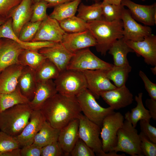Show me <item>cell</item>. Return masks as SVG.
<instances>
[{
  "mask_svg": "<svg viewBox=\"0 0 156 156\" xmlns=\"http://www.w3.org/2000/svg\"><path fill=\"white\" fill-rule=\"evenodd\" d=\"M40 110L46 121L59 129L78 118L81 112L75 97H68L58 93L47 100Z\"/></svg>",
  "mask_w": 156,
  "mask_h": 156,
  "instance_id": "cell-1",
  "label": "cell"
},
{
  "mask_svg": "<svg viewBox=\"0 0 156 156\" xmlns=\"http://www.w3.org/2000/svg\"><path fill=\"white\" fill-rule=\"evenodd\" d=\"M87 29L95 39L96 51L105 55L112 44L123 38L121 20L108 21L103 18L87 22Z\"/></svg>",
  "mask_w": 156,
  "mask_h": 156,
  "instance_id": "cell-2",
  "label": "cell"
},
{
  "mask_svg": "<svg viewBox=\"0 0 156 156\" xmlns=\"http://www.w3.org/2000/svg\"><path fill=\"white\" fill-rule=\"evenodd\" d=\"M32 110L28 104H20L0 113L1 131L16 137L29 122Z\"/></svg>",
  "mask_w": 156,
  "mask_h": 156,
  "instance_id": "cell-3",
  "label": "cell"
},
{
  "mask_svg": "<svg viewBox=\"0 0 156 156\" xmlns=\"http://www.w3.org/2000/svg\"><path fill=\"white\" fill-rule=\"evenodd\" d=\"M54 81L57 92L68 97H75L87 88L83 73L76 70L66 69L60 72Z\"/></svg>",
  "mask_w": 156,
  "mask_h": 156,
  "instance_id": "cell-4",
  "label": "cell"
},
{
  "mask_svg": "<svg viewBox=\"0 0 156 156\" xmlns=\"http://www.w3.org/2000/svg\"><path fill=\"white\" fill-rule=\"evenodd\" d=\"M141 141L137 129L125 120L117 133V142L113 151L122 152L131 156H143Z\"/></svg>",
  "mask_w": 156,
  "mask_h": 156,
  "instance_id": "cell-5",
  "label": "cell"
},
{
  "mask_svg": "<svg viewBox=\"0 0 156 156\" xmlns=\"http://www.w3.org/2000/svg\"><path fill=\"white\" fill-rule=\"evenodd\" d=\"M75 97L83 115L101 128L104 118L114 112L110 107L104 108L100 106L93 94L87 88Z\"/></svg>",
  "mask_w": 156,
  "mask_h": 156,
  "instance_id": "cell-6",
  "label": "cell"
},
{
  "mask_svg": "<svg viewBox=\"0 0 156 156\" xmlns=\"http://www.w3.org/2000/svg\"><path fill=\"white\" fill-rule=\"evenodd\" d=\"M113 64L100 59L93 53L89 48L75 53L69 62L66 69L83 72L89 70H107Z\"/></svg>",
  "mask_w": 156,
  "mask_h": 156,
  "instance_id": "cell-7",
  "label": "cell"
},
{
  "mask_svg": "<svg viewBox=\"0 0 156 156\" xmlns=\"http://www.w3.org/2000/svg\"><path fill=\"white\" fill-rule=\"evenodd\" d=\"M124 119V116L120 113L114 112L103 120L100 135L104 152L112 151L116 146L117 133L123 124Z\"/></svg>",
  "mask_w": 156,
  "mask_h": 156,
  "instance_id": "cell-8",
  "label": "cell"
},
{
  "mask_svg": "<svg viewBox=\"0 0 156 156\" xmlns=\"http://www.w3.org/2000/svg\"><path fill=\"white\" fill-rule=\"evenodd\" d=\"M79 120V137L94 151L97 156H104L101 140L99 138L101 127L90 120L81 113Z\"/></svg>",
  "mask_w": 156,
  "mask_h": 156,
  "instance_id": "cell-9",
  "label": "cell"
},
{
  "mask_svg": "<svg viewBox=\"0 0 156 156\" xmlns=\"http://www.w3.org/2000/svg\"><path fill=\"white\" fill-rule=\"evenodd\" d=\"M121 20L123 24V38L125 40L140 41L152 34V28L136 22L132 17L128 9H123Z\"/></svg>",
  "mask_w": 156,
  "mask_h": 156,
  "instance_id": "cell-10",
  "label": "cell"
},
{
  "mask_svg": "<svg viewBox=\"0 0 156 156\" xmlns=\"http://www.w3.org/2000/svg\"><path fill=\"white\" fill-rule=\"evenodd\" d=\"M66 32L62 29L59 22L48 16L42 21L31 42L47 41L56 43L61 42Z\"/></svg>",
  "mask_w": 156,
  "mask_h": 156,
  "instance_id": "cell-11",
  "label": "cell"
},
{
  "mask_svg": "<svg viewBox=\"0 0 156 156\" xmlns=\"http://www.w3.org/2000/svg\"><path fill=\"white\" fill-rule=\"evenodd\" d=\"M105 70H89L82 72L86 79L87 88L96 99L99 98L101 92L116 88L107 77Z\"/></svg>",
  "mask_w": 156,
  "mask_h": 156,
  "instance_id": "cell-12",
  "label": "cell"
},
{
  "mask_svg": "<svg viewBox=\"0 0 156 156\" xmlns=\"http://www.w3.org/2000/svg\"><path fill=\"white\" fill-rule=\"evenodd\" d=\"M121 4L128 8L131 16L135 21L149 26L156 24V3L144 5L135 3L131 0H122Z\"/></svg>",
  "mask_w": 156,
  "mask_h": 156,
  "instance_id": "cell-13",
  "label": "cell"
},
{
  "mask_svg": "<svg viewBox=\"0 0 156 156\" xmlns=\"http://www.w3.org/2000/svg\"><path fill=\"white\" fill-rule=\"evenodd\" d=\"M125 42L137 55L144 58L147 64L156 66V35L151 34L140 41L127 40Z\"/></svg>",
  "mask_w": 156,
  "mask_h": 156,
  "instance_id": "cell-14",
  "label": "cell"
},
{
  "mask_svg": "<svg viewBox=\"0 0 156 156\" xmlns=\"http://www.w3.org/2000/svg\"><path fill=\"white\" fill-rule=\"evenodd\" d=\"M71 52L75 53L85 48L95 46V39L88 30L74 33H66L64 35L61 42Z\"/></svg>",
  "mask_w": 156,
  "mask_h": 156,
  "instance_id": "cell-15",
  "label": "cell"
},
{
  "mask_svg": "<svg viewBox=\"0 0 156 156\" xmlns=\"http://www.w3.org/2000/svg\"><path fill=\"white\" fill-rule=\"evenodd\" d=\"M38 51L53 62L60 72L66 69L75 53L68 50L61 42L57 43L52 47L42 48Z\"/></svg>",
  "mask_w": 156,
  "mask_h": 156,
  "instance_id": "cell-16",
  "label": "cell"
},
{
  "mask_svg": "<svg viewBox=\"0 0 156 156\" xmlns=\"http://www.w3.org/2000/svg\"><path fill=\"white\" fill-rule=\"evenodd\" d=\"M100 96L114 110L127 106L133 101V95L125 85L103 92Z\"/></svg>",
  "mask_w": 156,
  "mask_h": 156,
  "instance_id": "cell-17",
  "label": "cell"
},
{
  "mask_svg": "<svg viewBox=\"0 0 156 156\" xmlns=\"http://www.w3.org/2000/svg\"><path fill=\"white\" fill-rule=\"evenodd\" d=\"M46 121L40 110H33L29 122L21 133L16 137L20 146L23 147L33 143L35 136Z\"/></svg>",
  "mask_w": 156,
  "mask_h": 156,
  "instance_id": "cell-18",
  "label": "cell"
},
{
  "mask_svg": "<svg viewBox=\"0 0 156 156\" xmlns=\"http://www.w3.org/2000/svg\"><path fill=\"white\" fill-rule=\"evenodd\" d=\"M79 120L75 119L60 129L57 142L65 156L69 155L79 137Z\"/></svg>",
  "mask_w": 156,
  "mask_h": 156,
  "instance_id": "cell-19",
  "label": "cell"
},
{
  "mask_svg": "<svg viewBox=\"0 0 156 156\" xmlns=\"http://www.w3.org/2000/svg\"><path fill=\"white\" fill-rule=\"evenodd\" d=\"M3 39L0 48V73L9 66L19 64V56L24 49L12 40Z\"/></svg>",
  "mask_w": 156,
  "mask_h": 156,
  "instance_id": "cell-20",
  "label": "cell"
},
{
  "mask_svg": "<svg viewBox=\"0 0 156 156\" xmlns=\"http://www.w3.org/2000/svg\"><path fill=\"white\" fill-rule=\"evenodd\" d=\"M57 93L52 79L37 82L34 97L28 104L32 110H40L45 102Z\"/></svg>",
  "mask_w": 156,
  "mask_h": 156,
  "instance_id": "cell-21",
  "label": "cell"
},
{
  "mask_svg": "<svg viewBox=\"0 0 156 156\" xmlns=\"http://www.w3.org/2000/svg\"><path fill=\"white\" fill-rule=\"evenodd\" d=\"M32 0H22L12 12V29L18 37L23 26L30 20L32 14Z\"/></svg>",
  "mask_w": 156,
  "mask_h": 156,
  "instance_id": "cell-22",
  "label": "cell"
},
{
  "mask_svg": "<svg viewBox=\"0 0 156 156\" xmlns=\"http://www.w3.org/2000/svg\"><path fill=\"white\" fill-rule=\"evenodd\" d=\"M23 67L20 64H16L9 66L1 72L0 94L11 93L16 89Z\"/></svg>",
  "mask_w": 156,
  "mask_h": 156,
  "instance_id": "cell-23",
  "label": "cell"
},
{
  "mask_svg": "<svg viewBox=\"0 0 156 156\" xmlns=\"http://www.w3.org/2000/svg\"><path fill=\"white\" fill-rule=\"evenodd\" d=\"M37 84L35 70L28 66H24L18 78L17 86L30 101L34 97Z\"/></svg>",
  "mask_w": 156,
  "mask_h": 156,
  "instance_id": "cell-24",
  "label": "cell"
},
{
  "mask_svg": "<svg viewBox=\"0 0 156 156\" xmlns=\"http://www.w3.org/2000/svg\"><path fill=\"white\" fill-rule=\"evenodd\" d=\"M113 58L114 65L121 66L129 64L127 59L128 54L134 52L133 50L126 43L123 38L116 40L108 51Z\"/></svg>",
  "mask_w": 156,
  "mask_h": 156,
  "instance_id": "cell-25",
  "label": "cell"
},
{
  "mask_svg": "<svg viewBox=\"0 0 156 156\" xmlns=\"http://www.w3.org/2000/svg\"><path fill=\"white\" fill-rule=\"evenodd\" d=\"M143 93L140 92L135 96L137 104L136 107L131 109V112L126 113L124 117L125 120L129 122L135 128L138 122L145 120L150 122L151 117L148 110L144 107L142 101Z\"/></svg>",
  "mask_w": 156,
  "mask_h": 156,
  "instance_id": "cell-26",
  "label": "cell"
},
{
  "mask_svg": "<svg viewBox=\"0 0 156 156\" xmlns=\"http://www.w3.org/2000/svg\"><path fill=\"white\" fill-rule=\"evenodd\" d=\"M60 130L53 127L46 121L35 136L33 143L42 148L57 141Z\"/></svg>",
  "mask_w": 156,
  "mask_h": 156,
  "instance_id": "cell-27",
  "label": "cell"
},
{
  "mask_svg": "<svg viewBox=\"0 0 156 156\" xmlns=\"http://www.w3.org/2000/svg\"><path fill=\"white\" fill-rule=\"evenodd\" d=\"M81 1L74 0L57 5L49 16L59 22L74 16Z\"/></svg>",
  "mask_w": 156,
  "mask_h": 156,
  "instance_id": "cell-28",
  "label": "cell"
},
{
  "mask_svg": "<svg viewBox=\"0 0 156 156\" xmlns=\"http://www.w3.org/2000/svg\"><path fill=\"white\" fill-rule=\"evenodd\" d=\"M132 67L129 64L121 66H113L108 70H105V75L108 78L112 81L116 87L124 85L127 80Z\"/></svg>",
  "mask_w": 156,
  "mask_h": 156,
  "instance_id": "cell-29",
  "label": "cell"
},
{
  "mask_svg": "<svg viewBox=\"0 0 156 156\" xmlns=\"http://www.w3.org/2000/svg\"><path fill=\"white\" fill-rule=\"evenodd\" d=\"M77 16L85 22L103 18L102 16L101 2H96L90 5L81 3L79 5Z\"/></svg>",
  "mask_w": 156,
  "mask_h": 156,
  "instance_id": "cell-30",
  "label": "cell"
},
{
  "mask_svg": "<svg viewBox=\"0 0 156 156\" xmlns=\"http://www.w3.org/2000/svg\"><path fill=\"white\" fill-rule=\"evenodd\" d=\"M29 101L17 86L11 93L0 94V113L17 105L29 104Z\"/></svg>",
  "mask_w": 156,
  "mask_h": 156,
  "instance_id": "cell-31",
  "label": "cell"
},
{
  "mask_svg": "<svg viewBox=\"0 0 156 156\" xmlns=\"http://www.w3.org/2000/svg\"><path fill=\"white\" fill-rule=\"evenodd\" d=\"M35 72L37 82L55 79L60 73L56 66L47 58L35 70Z\"/></svg>",
  "mask_w": 156,
  "mask_h": 156,
  "instance_id": "cell-32",
  "label": "cell"
},
{
  "mask_svg": "<svg viewBox=\"0 0 156 156\" xmlns=\"http://www.w3.org/2000/svg\"><path fill=\"white\" fill-rule=\"evenodd\" d=\"M46 58L38 51L33 49H24L20 55L19 64L23 66H28L35 70Z\"/></svg>",
  "mask_w": 156,
  "mask_h": 156,
  "instance_id": "cell-33",
  "label": "cell"
},
{
  "mask_svg": "<svg viewBox=\"0 0 156 156\" xmlns=\"http://www.w3.org/2000/svg\"><path fill=\"white\" fill-rule=\"evenodd\" d=\"M58 22L66 33L78 32L88 29L87 22L75 15Z\"/></svg>",
  "mask_w": 156,
  "mask_h": 156,
  "instance_id": "cell-34",
  "label": "cell"
},
{
  "mask_svg": "<svg viewBox=\"0 0 156 156\" xmlns=\"http://www.w3.org/2000/svg\"><path fill=\"white\" fill-rule=\"evenodd\" d=\"M102 16L108 21L121 20L122 12L124 6L120 4L116 5L103 1L101 2Z\"/></svg>",
  "mask_w": 156,
  "mask_h": 156,
  "instance_id": "cell-35",
  "label": "cell"
},
{
  "mask_svg": "<svg viewBox=\"0 0 156 156\" xmlns=\"http://www.w3.org/2000/svg\"><path fill=\"white\" fill-rule=\"evenodd\" d=\"M20 146L16 137L0 131V156L4 153Z\"/></svg>",
  "mask_w": 156,
  "mask_h": 156,
  "instance_id": "cell-36",
  "label": "cell"
},
{
  "mask_svg": "<svg viewBox=\"0 0 156 156\" xmlns=\"http://www.w3.org/2000/svg\"><path fill=\"white\" fill-rule=\"evenodd\" d=\"M47 8L48 3L44 1H40L32 4V14L30 21H42L45 19L48 16L47 14Z\"/></svg>",
  "mask_w": 156,
  "mask_h": 156,
  "instance_id": "cell-37",
  "label": "cell"
},
{
  "mask_svg": "<svg viewBox=\"0 0 156 156\" xmlns=\"http://www.w3.org/2000/svg\"><path fill=\"white\" fill-rule=\"evenodd\" d=\"M71 156H95L92 150L82 140L79 138L70 152Z\"/></svg>",
  "mask_w": 156,
  "mask_h": 156,
  "instance_id": "cell-38",
  "label": "cell"
},
{
  "mask_svg": "<svg viewBox=\"0 0 156 156\" xmlns=\"http://www.w3.org/2000/svg\"><path fill=\"white\" fill-rule=\"evenodd\" d=\"M141 141L140 148L144 156H156V143L146 137L141 132L139 134Z\"/></svg>",
  "mask_w": 156,
  "mask_h": 156,
  "instance_id": "cell-39",
  "label": "cell"
},
{
  "mask_svg": "<svg viewBox=\"0 0 156 156\" xmlns=\"http://www.w3.org/2000/svg\"><path fill=\"white\" fill-rule=\"evenodd\" d=\"M22 0H0V16L6 19L10 18L12 12Z\"/></svg>",
  "mask_w": 156,
  "mask_h": 156,
  "instance_id": "cell-40",
  "label": "cell"
},
{
  "mask_svg": "<svg viewBox=\"0 0 156 156\" xmlns=\"http://www.w3.org/2000/svg\"><path fill=\"white\" fill-rule=\"evenodd\" d=\"M41 156H65L57 141L42 148Z\"/></svg>",
  "mask_w": 156,
  "mask_h": 156,
  "instance_id": "cell-41",
  "label": "cell"
},
{
  "mask_svg": "<svg viewBox=\"0 0 156 156\" xmlns=\"http://www.w3.org/2000/svg\"><path fill=\"white\" fill-rule=\"evenodd\" d=\"M140 125L141 132L152 142L156 143V128L152 126L150 122L145 120H140Z\"/></svg>",
  "mask_w": 156,
  "mask_h": 156,
  "instance_id": "cell-42",
  "label": "cell"
},
{
  "mask_svg": "<svg viewBox=\"0 0 156 156\" xmlns=\"http://www.w3.org/2000/svg\"><path fill=\"white\" fill-rule=\"evenodd\" d=\"M139 75L143 81L145 88L151 98L156 100V84L152 82L142 71H139Z\"/></svg>",
  "mask_w": 156,
  "mask_h": 156,
  "instance_id": "cell-43",
  "label": "cell"
},
{
  "mask_svg": "<svg viewBox=\"0 0 156 156\" xmlns=\"http://www.w3.org/2000/svg\"><path fill=\"white\" fill-rule=\"evenodd\" d=\"M42 147L36 144H32L25 146L21 149V156H40Z\"/></svg>",
  "mask_w": 156,
  "mask_h": 156,
  "instance_id": "cell-44",
  "label": "cell"
},
{
  "mask_svg": "<svg viewBox=\"0 0 156 156\" xmlns=\"http://www.w3.org/2000/svg\"><path fill=\"white\" fill-rule=\"evenodd\" d=\"M146 107L148 109L150 114L154 120H156V100L147 99L145 101Z\"/></svg>",
  "mask_w": 156,
  "mask_h": 156,
  "instance_id": "cell-45",
  "label": "cell"
},
{
  "mask_svg": "<svg viewBox=\"0 0 156 156\" xmlns=\"http://www.w3.org/2000/svg\"><path fill=\"white\" fill-rule=\"evenodd\" d=\"M41 0L46 1L48 3V8H51L54 7L59 4L74 0H32V4Z\"/></svg>",
  "mask_w": 156,
  "mask_h": 156,
  "instance_id": "cell-46",
  "label": "cell"
},
{
  "mask_svg": "<svg viewBox=\"0 0 156 156\" xmlns=\"http://www.w3.org/2000/svg\"><path fill=\"white\" fill-rule=\"evenodd\" d=\"M20 151V148L14 149L4 153L1 156H21Z\"/></svg>",
  "mask_w": 156,
  "mask_h": 156,
  "instance_id": "cell-47",
  "label": "cell"
},
{
  "mask_svg": "<svg viewBox=\"0 0 156 156\" xmlns=\"http://www.w3.org/2000/svg\"><path fill=\"white\" fill-rule=\"evenodd\" d=\"M122 0H103V1L111 4L118 5L121 4ZM142 1H145L146 0H141Z\"/></svg>",
  "mask_w": 156,
  "mask_h": 156,
  "instance_id": "cell-48",
  "label": "cell"
},
{
  "mask_svg": "<svg viewBox=\"0 0 156 156\" xmlns=\"http://www.w3.org/2000/svg\"><path fill=\"white\" fill-rule=\"evenodd\" d=\"M7 19L0 16V25L4 23Z\"/></svg>",
  "mask_w": 156,
  "mask_h": 156,
  "instance_id": "cell-49",
  "label": "cell"
},
{
  "mask_svg": "<svg viewBox=\"0 0 156 156\" xmlns=\"http://www.w3.org/2000/svg\"><path fill=\"white\" fill-rule=\"evenodd\" d=\"M151 69L152 73L154 75H155L156 74V66H154L153 67L151 68Z\"/></svg>",
  "mask_w": 156,
  "mask_h": 156,
  "instance_id": "cell-50",
  "label": "cell"
},
{
  "mask_svg": "<svg viewBox=\"0 0 156 156\" xmlns=\"http://www.w3.org/2000/svg\"><path fill=\"white\" fill-rule=\"evenodd\" d=\"M3 41V38H0V48L2 44Z\"/></svg>",
  "mask_w": 156,
  "mask_h": 156,
  "instance_id": "cell-51",
  "label": "cell"
},
{
  "mask_svg": "<svg viewBox=\"0 0 156 156\" xmlns=\"http://www.w3.org/2000/svg\"><path fill=\"white\" fill-rule=\"evenodd\" d=\"M94 1H95V2H99L100 1V0H91Z\"/></svg>",
  "mask_w": 156,
  "mask_h": 156,
  "instance_id": "cell-52",
  "label": "cell"
}]
</instances>
